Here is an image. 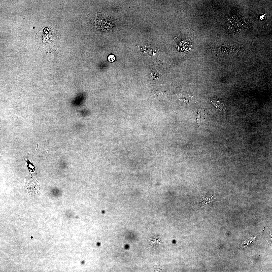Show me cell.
Returning a JSON list of instances; mask_svg holds the SVG:
<instances>
[{
  "mask_svg": "<svg viewBox=\"0 0 272 272\" xmlns=\"http://www.w3.org/2000/svg\"><path fill=\"white\" fill-rule=\"evenodd\" d=\"M35 42L40 51L53 53L59 48L61 43V36L59 31L50 26L41 28L35 36Z\"/></svg>",
  "mask_w": 272,
  "mask_h": 272,
  "instance_id": "1",
  "label": "cell"
},
{
  "mask_svg": "<svg viewBox=\"0 0 272 272\" xmlns=\"http://www.w3.org/2000/svg\"><path fill=\"white\" fill-rule=\"evenodd\" d=\"M88 24L92 33L107 36L116 33L121 26L118 20L101 12L92 15L88 20Z\"/></svg>",
  "mask_w": 272,
  "mask_h": 272,
  "instance_id": "2",
  "label": "cell"
},
{
  "mask_svg": "<svg viewBox=\"0 0 272 272\" xmlns=\"http://www.w3.org/2000/svg\"><path fill=\"white\" fill-rule=\"evenodd\" d=\"M221 201L222 200L219 194L214 192L206 191L194 201L192 206L195 209L198 210L210 203Z\"/></svg>",
  "mask_w": 272,
  "mask_h": 272,
  "instance_id": "3",
  "label": "cell"
},
{
  "mask_svg": "<svg viewBox=\"0 0 272 272\" xmlns=\"http://www.w3.org/2000/svg\"><path fill=\"white\" fill-rule=\"evenodd\" d=\"M25 183L29 195L34 194L39 192L40 184L35 178L31 174H28L26 177Z\"/></svg>",
  "mask_w": 272,
  "mask_h": 272,
  "instance_id": "4",
  "label": "cell"
},
{
  "mask_svg": "<svg viewBox=\"0 0 272 272\" xmlns=\"http://www.w3.org/2000/svg\"><path fill=\"white\" fill-rule=\"evenodd\" d=\"M161 240L159 235L152 233L147 237L145 246L151 249H154L158 248L161 245Z\"/></svg>",
  "mask_w": 272,
  "mask_h": 272,
  "instance_id": "5",
  "label": "cell"
},
{
  "mask_svg": "<svg viewBox=\"0 0 272 272\" xmlns=\"http://www.w3.org/2000/svg\"><path fill=\"white\" fill-rule=\"evenodd\" d=\"M152 95L153 98L158 101L163 100L167 97V93L166 92L152 90Z\"/></svg>",
  "mask_w": 272,
  "mask_h": 272,
  "instance_id": "6",
  "label": "cell"
},
{
  "mask_svg": "<svg viewBox=\"0 0 272 272\" xmlns=\"http://www.w3.org/2000/svg\"><path fill=\"white\" fill-rule=\"evenodd\" d=\"M182 41L180 43V46H179L181 50L184 51H187L192 48V45L189 40H186Z\"/></svg>",
  "mask_w": 272,
  "mask_h": 272,
  "instance_id": "7",
  "label": "cell"
},
{
  "mask_svg": "<svg viewBox=\"0 0 272 272\" xmlns=\"http://www.w3.org/2000/svg\"><path fill=\"white\" fill-rule=\"evenodd\" d=\"M211 101L217 108H218L221 110L224 109V107L222 103L217 99L216 98H214L212 99L211 100Z\"/></svg>",
  "mask_w": 272,
  "mask_h": 272,
  "instance_id": "8",
  "label": "cell"
},
{
  "mask_svg": "<svg viewBox=\"0 0 272 272\" xmlns=\"http://www.w3.org/2000/svg\"><path fill=\"white\" fill-rule=\"evenodd\" d=\"M108 59L109 61L112 62L115 60V58L114 55L111 54L108 56Z\"/></svg>",
  "mask_w": 272,
  "mask_h": 272,
  "instance_id": "9",
  "label": "cell"
},
{
  "mask_svg": "<svg viewBox=\"0 0 272 272\" xmlns=\"http://www.w3.org/2000/svg\"><path fill=\"white\" fill-rule=\"evenodd\" d=\"M88 113V112L87 111H82V115H86L87 113Z\"/></svg>",
  "mask_w": 272,
  "mask_h": 272,
  "instance_id": "10",
  "label": "cell"
}]
</instances>
